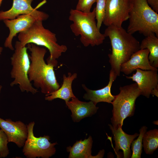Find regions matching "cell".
I'll return each instance as SVG.
<instances>
[{
  "label": "cell",
  "instance_id": "obj_1",
  "mask_svg": "<svg viewBox=\"0 0 158 158\" xmlns=\"http://www.w3.org/2000/svg\"><path fill=\"white\" fill-rule=\"evenodd\" d=\"M30 52L29 55L30 64L28 75L30 81L33 83L36 89H40L41 92L49 94L58 90L60 87L56 80L53 64L46 63L44 57L46 48L30 43L27 44Z\"/></svg>",
  "mask_w": 158,
  "mask_h": 158
},
{
  "label": "cell",
  "instance_id": "obj_2",
  "mask_svg": "<svg viewBox=\"0 0 158 158\" xmlns=\"http://www.w3.org/2000/svg\"><path fill=\"white\" fill-rule=\"evenodd\" d=\"M104 34L110 41L112 51L108 54L111 69L117 76L120 74L121 65L126 62L140 49V43L132 35L121 27L109 26Z\"/></svg>",
  "mask_w": 158,
  "mask_h": 158
},
{
  "label": "cell",
  "instance_id": "obj_3",
  "mask_svg": "<svg viewBox=\"0 0 158 158\" xmlns=\"http://www.w3.org/2000/svg\"><path fill=\"white\" fill-rule=\"evenodd\" d=\"M69 19L73 22L70 26L72 32L76 36H80V41L84 46L94 47L103 43L106 37L97 26L95 8L88 13L71 9Z\"/></svg>",
  "mask_w": 158,
  "mask_h": 158
},
{
  "label": "cell",
  "instance_id": "obj_4",
  "mask_svg": "<svg viewBox=\"0 0 158 158\" xmlns=\"http://www.w3.org/2000/svg\"><path fill=\"white\" fill-rule=\"evenodd\" d=\"M127 32H138L145 36L154 33L158 37V14L150 6L147 0H130Z\"/></svg>",
  "mask_w": 158,
  "mask_h": 158
},
{
  "label": "cell",
  "instance_id": "obj_5",
  "mask_svg": "<svg viewBox=\"0 0 158 158\" xmlns=\"http://www.w3.org/2000/svg\"><path fill=\"white\" fill-rule=\"evenodd\" d=\"M18 38L23 47L32 43L48 49V58L51 60H56L67 50L66 46L57 42L56 34L45 28L41 20H36L28 29L19 33Z\"/></svg>",
  "mask_w": 158,
  "mask_h": 158
},
{
  "label": "cell",
  "instance_id": "obj_6",
  "mask_svg": "<svg viewBox=\"0 0 158 158\" xmlns=\"http://www.w3.org/2000/svg\"><path fill=\"white\" fill-rule=\"evenodd\" d=\"M119 90L111 103L113 109L111 121L115 128L122 127L124 119L134 115L136 100L141 95L136 83L120 87Z\"/></svg>",
  "mask_w": 158,
  "mask_h": 158
},
{
  "label": "cell",
  "instance_id": "obj_7",
  "mask_svg": "<svg viewBox=\"0 0 158 158\" xmlns=\"http://www.w3.org/2000/svg\"><path fill=\"white\" fill-rule=\"evenodd\" d=\"M14 51L11 58L12 66L11 77L13 80L11 83V87L18 85L22 92H30L35 94L38 92L30 81L28 75L30 63L27 47H23L19 41H16Z\"/></svg>",
  "mask_w": 158,
  "mask_h": 158
},
{
  "label": "cell",
  "instance_id": "obj_8",
  "mask_svg": "<svg viewBox=\"0 0 158 158\" xmlns=\"http://www.w3.org/2000/svg\"><path fill=\"white\" fill-rule=\"evenodd\" d=\"M35 124V122L32 121L27 125L28 135L23 147V152L28 158H49L55 154L54 146L57 143L50 142L48 135L35 137L33 133Z\"/></svg>",
  "mask_w": 158,
  "mask_h": 158
},
{
  "label": "cell",
  "instance_id": "obj_9",
  "mask_svg": "<svg viewBox=\"0 0 158 158\" xmlns=\"http://www.w3.org/2000/svg\"><path fill=\"white\" fill-rule=\"evenodd\" d=\"M130 8V0H107L104 24L121 27L128 19Z\"/></svg>",
  "mask_w": 158,
  "mask_h": 158
},
{
  "label": "cell",
  "instance_id": "obj_10",
  "mask_svg": "<svg viewBox=\"0 0 158 158\" xmlns=\"http://www.w3.org/2000/svg\"><path fill=\"white\" fill-rule=\"evenodd\" d=\"M33 0H13L11 8L8 11H0V20L13 19L20 15L29 14L37 20L42 21L47 20L49 15L43 12L38 11L37 9L46 2L44 0L35 8L31 5Z\"/></svg>",
  "mask_w": 158,
  "mask_h": 158
},
{
  "label": "cell",
  "instance_id": "obj_11",
  "mask_svg": "<svg viewBox=\"0 0 158 158\" xmlns=\"http://www.w3.org/2000/svg\"><path fill=\"white\" fill-rule=\"evenodd\" d=\"M0 128L6 135L8 142H13L19 148L23 146L28 135L27 125L20 121L0 118Z\"/></svg>",
  "mask_w": 158,
  "mask_h": 158
},
{
  "label": "cell",
  "instance_id": "obj_12",
  "mask_svg": "<svg viewBox=\"0 0 158 158\" xmlns=\"http://www.w3.org/2000/svg\"><path fill=\"white\" fill-rule=\"evenodd\" d=\"M132 76H125L128 79H131L137 84L141 95L147 98L150 97L152 90L158 86V70H136Z\"/></svg>",
  "mask_w": 158,
  "mask_h": 158
},
{
  "label": "cell",
  "instance_id": "obj_13",
  "mask_svg": "<svg viewBox=\"0 0 158 158\" xmlns=\"http://www.w3.org/2000/svg\"><path fill=\"white\" fill-rule=\"evenodd\" d=\"M37 20L34 17L29 14H22L13 19H6L4 22L9 30V33L4 44L5 47L11 50L14 48L12 44V40L18 33L25 31L30 28Z\"/></svg>",
  "mask_w": 158,
  "mask_h": 158
},
{
  "label": "cell",
  "instance_id": "obj_14",
  "mask_svg": "<svg viewBox=\"0 0 158 158\" xmlns=\"http://www.w3.org/2000/svg\"><path fill=\"white\" fill-rule=\"evenodd\" d=\"M149 51L147 49H140L121 66L120 71L126 75L131 73L137 69L143 70H158L150 63L148 56Z\"/></svg>",
  "mask_w": 158,
  "mask_h": 158
},
{
  "label": "cell",
  "instance_id": "obj_15",
  "mask_svg": "<svg viewBox=\"0 0 158 158\" xmlns=\"http://www.w3.org/2000/svg\"><path fill=\"white\" fill-rule=\"evenodd\" d=\"M117 75L111 69L109 74V81L108 84L100 89L92 90L88 88L85 84L82 85L83 88L86 92L83 98L86 100H90L95 105L99 102H104L111 104L115 95L111 92V88L114 81L116 79Z\"/></svg>",
  "mask_w": 158,
  "mask_h": 158
},
{
  "label": "cell",
  "instance_id": "obj_16",
  "mask_svg": "<svg viewBox=\"0 0 158 158\" xmlns=\"http://www.w3.org/2000/svg\"><path fill=\"white\" fill-rule=\"evenodd\" d=\"M65 103L71 111V116L74 122H79L85 117L94 114L99 108L91 101L82 102L76 97L72 98L71 100Z\"/></svg>",
  "mask_w": 158,
  "mask_h": 158
},
{
  "label": "cell",
  "instance_id": "obj_17",
  "mask_svg": "<svg viewBox=\"0 0 158 158\" xmlns=\"http://www.w3.org/2000/svg\"><path fill=\"white\" fill-rule=\"evenodd\" d=\"M93 141L91 136L84 140L77 141L72 147H67V151L69 152L70 158H102L104 153V150L100 151L95 156L91 155Z\"/></svg>",
  "mask_w": 158,
  "mask_h": 158
},
{
  "label": "cell",
  "instance_id": "obj_18",
  "mask_svg": "<svg viewBox=\"0 0 158 158\" xmlns=\"http://www.w3.org/2000/svg\"><path fill=\"white\" fill-rule=\"evenodd\" d=\"M109 126L114 135L115 151L118 152L119 150H122L123 152V158H130L131 143L139 134L136 133L133 135H130L125 133L123 130L122 127L115 128L110 124Z\"/></svg>",
  "mask_w": 158,
  "mask_h": 158
},
{
  "label": "cell",
  "instance_id": "obj_19",
  "mask_svg": "<svg viewBox=\"0 0 158 158\" xmlns=\"http://www.w3.org/2000/svg\"><path fill=\"white\" fill-rule=\"evenodd\" d=\"M77 77V74L70 72L67 76L65 74L63 75V82L61 86L57 90L49 94L45 95L46 100L51 101L59 98L63 99L65 102L70 100L72 98L76 97L74 95L72 88V82Z\"/></svg>",
  "mask_w": 158,
  "mask_h": 158
},
{
  "label": "cell",
  "instance_id": "obj_20",
  "mask_svg": "<svg viewBox=\"0 0 158 158\" xmlns=\"http://www.w3.org/2000/svg\"><path fill=\"white\" fill-rule=\"evenodd\" d=\"M141 49H147L149 51L148 59L153 67H158V37L154 33L145 36L140 43Z\"/></svg>",
  "mask_w": 158,
  "mask_h": 158
},
{
  "label": "cell",
  "instance_id": "obj_21",
  "mask_svg": "<svg viewBox=\"0 0 158 158\" xmlns=\"http://www.w3.org/2000/svg\"><path fill=\"white\" fill-rule=\"evenodd\" d=\"M142 142L145 153L148 154H152L158 147V129L146 131L143 136Z\"/></svg>",
  "mask_w": 158,
  "mask_h": 158
},
{
  "label": "cell",
  "instance_id": "obj_22",
  "mask_svg": "<svg viewBox=\"0 0 158 158\" xmlns=\"http://www.w3.org/2000/svg\"><path fill=\"white\" fill-rule=\"evenodd\" d=\"M147 127L145 126H142L140 129V134L138 138L132 142L131 149L132 150L131 158H140L142 152V139L143 135L146 132Z\"/></svg>",
  "mask_w": 158,
  "mask_h": 158
},
{
  "label": "cell",
  "instance_id": "obj_23",
  "mask_svg": "<svg viewBox=\"0 0 158 158\" xmlns=\"http://www.w3.org/2000/svg\"><path fill=\"white\" fill-rule=\"evenodd\" d=\"M107 0H97L95 9V19L97 25L100 30L104 18Z\"/></svg>",
  "mask_w": 158,
  "mask_h": 158
},
{
  "label": "cell",
  "instance_id": "obj_24",
  "mask_svg": "<svg viewBox=\"0 0 158 158\" xmlns=\"http://www.w3.org/2000/svg\"><path fill=\"white\" fill-rule=\"evenodd\" d=\"M8 143L7 137L3 130H0V158H5L9 154L8 146Z\"/></svg>",
  "mask_w": 158,
  "mask_h": 158
},
{
  "label": "cell",
  "instance_id": "obj_25",
  "mask_svg": "<svg viewBox=\"0 0 158 158\" xmlns=\"http://www.w3.org/2000/svg\"><path fill=\"white\" fill-rule=\"evenodd\" d=\"M97 0H78L76 9L84 13H88L90 10L92 5Z\"/></svg>",
  "mask_w": 158,
  "mask_h": 158
},
{
  "label": "cell",
  "instance_id": "obj_26",
  "mask_svg": "<svg viewBox=\"0 0 158 158\" xmlns=\"http://www.w3.org/2000/svg\"><path fill=\"white\" fill-rule=\"evenodd\" d=\"M147 1L151 8L158 13V0H147Z\"/></svg>",
  "mask_w": 158,
  "mask_h": 158
},
{
  "label": "cell",
  "instance_id": "obj_27",
  "mask_svg": "<svg viewBox=\"0 0 158 158\" xmlns=\"http://www.w3.org/2000/svg\"><path fill=\"white\" fill-rule=\"evenodd\" d=\"M151 95L158 97V86L152 90Z\"/></svg>",
  "mask_w": 158,
  "mask_h": 158
},
{
  "label": "cell",
  "instance_id": "obj_28",
  "mask_svg": "<svg viewBox=\"0 0 158 158\" xmlns=\"http://www.w3.org/2000/svg\"><path fill=\"white\" fill-rule=\"evenodd\" d=\"M3 48L2 47H0V54H1V53L3 51Z\"/></svg>",
  "mask_w": 158,
  "mask_h": 158
},
{
  "label": "cell",
  "instance_id": "obj_29",
  "mask_svg": "<svg viewBox=\"0 0 158 158\" xmlns=\"http://www.w3.org/2000/svg\"><path fill=\"white\" fill-rule=\"evenodd\" d=\"M2 86L1 85H0V93L1 92V90L2 89Z\"/></svg>",
  "mask_w": 158,
  "mask_h": 158
},
{
  "label": "cell",
  "instance_id": "obj_30",
  "mask_svg": "<svg viewBox=\"0 0 158 158\" xmlns=\"http://www.w3.org/2000/svg\"><path fill=\"white\" fill-rule=\"evenodd\" d=\"M3 0H0V6Z\"/></svg>",
  "mask_w": 158,
  "mask_h": 158
}]
</instances>
